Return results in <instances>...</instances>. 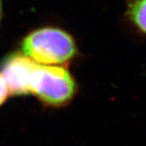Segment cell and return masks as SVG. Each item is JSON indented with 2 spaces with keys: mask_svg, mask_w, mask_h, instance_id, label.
<instances>
[{
  "mask_svg": "<svg viewBox=\"0 0 146 146\" xmlns=\"http://www.w3.org/2000/svg\"><path fill=\"white\" fill-rule=\"evenodd\" d=\"M26 56L35 62L60 64L74 58L78 48L73 37L57 27H41L27 35L22 42Z\"/></svg>",
  "mask_w": 146,
  "mask_h": 146,
  "instance_id": "obj_1",
  "label": "cell"
},
{
  "mask_svg": "<svg viewBox=\"0 0 146 146\" xmlns=\"http://www.w3.org/2000/svg\"><path fill=\"white\" fill-rule=\"evenodd\" d=\"M76 91V82L65 68L37 65L31 81V92L41 101L51 106L65 105Z\"/></svg>",
  "mask_w": 146,
  "mask_h": 146,
  "instance_id": "obj_2",
  "label": "cell"
},
{
  "mask_svg": "<svg viewBox=\"0 0 146 146\" xmlns=\"http://www.w3.org/2000/svg\"><path fill=\"white\" fill-rule=\"evenodd\" d=\"M37 67L35 62L26 55L10 56L2 65L3 77L8 92L14 95L31 92V81Z\"/></svg>",
  "mask_w": 146,
  "mask_h": 146,
  "instance_id": "obj_3",
  "label": "cell"
},
{
  "mask_svg": "<svg viewBox=\"0 0 146 146\" xmlns=\"http://www.w3.org/2000/svg\"><path fill=\"white\" fill-rule=\"evenodd\" d=\"M125 14L129 22L146 36V0H128Z\"/></svg>",
  "mask_w": 146,
  "mask_h": 146,
  "instance_id": "obj_4",
  "label": "cell"
},
{
  "mask_svg": "<svg viewBox=\"0 0 146 146\" xmlns=\"http://www.w3.org/2000/svg\"><path fill=\"white\" fill-rule=\"evenodd\" d=\"M8 94V89L3 77L0 74V106L5 102Z\"/></svg>",
  "mask_w": 146,
  "mask_h": 146,
  "instance_id": "obj_5",
  "label": "cell"
},
{
  "mask_svg": "<svg viewBox=\"0 0 146 146\" xmlns=\"http://www.w3.org/2000/svg\"><path fill=\"white\" fill-rule=\"evenodd\" d=\"M2 17V0H0V21H1Z\"/></svg>",
  "mask_w": 146,
  "mask_h": 146,
  "instance_id": "obj_6",
  "label": "cell"
}]
</instances>
